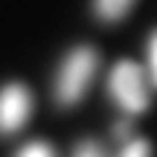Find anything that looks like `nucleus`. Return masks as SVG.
Listing matches in <instances>:
<instances>
[{
	"mask_svg": "<svg viewBox=\"0 0 157 157\" xmlns=\"http://www.w3.org/2000/svg\"><path fill=\"white\" fill-rule=\"evenodd\" d=\"M110 97L123 107L128 115H139L149 107V86L147 76L134 60H118L107 78Z\"/></svg>",
	"mask_w": 157,
	"mask_h": 157,
	"instance_id": "1",
	"label": "nucleus"
},
{
	"mask_svg": "<svg viewBox=\"0 0 157 157\" xmlns=\"http://www.w3.org/2000/svg\"><path fill=\"white\" fill-rule=\"evenodd\" d=\"M147 63H149V76H152V84L157 86V29L152 32L149 42H147Z\"/></svg>",
	"mask_w": 157,
	"mask_h": 157,
	"instance_id": "7",
	"label": "nucleus"
},
{
	"mask_svg": "<svg viewBox=\"0 0 157 157\" xmlns=\"http://www.w3.org/2000/svg\"><path fill=\"white\" fill-rule=\"evenodd\" d=\"M16 157H55V152L47 141H29L16 152Z\"/></svg>",
	"mask_w": 157,
	"mask_h": 157,
	"instance_id": "5",
	"label": "nucleus"
},
{
	"mask_svg": "<svg viewBox=\"0 0 157 157\" xmlns=\"http://www.w3.org/2000/svg\"><path fill=\"white\" fill-rule=\"evenodd\" d=\"M32 115V94L24 84L0 89V134H16Z\"/></svg>",
	"mask_w": 157,
	"mask_h": 157,
	"instance_id": "3",
	"label": "nucleus"
},
{
	"mask_svg": "<svg viewBox=\"0 0 157 157\" xmlns=\"http://www.w3.org/2000/svg\"><path fill=\"white\" fill-rule=\"evenodd\" d=\"M118 157H152V147H149V141H144V139H131L128 144L121 149Z\"/></svg>",
	"mask_w": 157,
	"mask_h": 157,
	"instance_id": "6",
	"label": "nucleus"
},
{
	"mask_svg": "<svg viewBox=\"0 0 157 157\" xmlns=\"http://www.w3.org/2000/svg\"><path fill=\"white\" fill-rule=\"evenodd\" d=\"M134 6V0H94V11L105 21H118L128 13V8Z\"/></svg>",
	"mask_w": 157,
	"mask_h": 157,
	"instance_id": "4",
	"label": "nucleus"
},
{
	"mask_svg": "<svg viewBox=\"0 0 157 157\" xmlns=\"http://www.w3.org/2000/svg\"><path fill=\"white\" fill-rule=\"evenodd\" d=\"M128 131H131V126H128V123H121V126L115 128V134H118V136H128Z\"/></svg>",
	"mask_w": 157,
	"mask_h": 157,
	"instance_id": "9",
	"label": "nucleus"
},
{
	"mask_svg": "<svg viewBox=\"0 0 157 157\" xmlns=\"http://www.w3.org/2000/svg\"><path fill=\"white\" fill-rule=\"evenodd\" d=\"M73 157H107V155L97 141H81L76 147V152H73Z\"/></svg>",
	"mask_w": 157,
	"mask_h": 157,
	"instance_id": "8",
	"label": "nucleus"
},
{
	"mask_svg": "<svg viewBox=\"0 0 157 157\" xmlns=\"http://www.w3.org/2000/svg\"><path fill=\"white\" fill-rule=\"evenodd\" d=\"M97 71V52L92 47H76L66 55L58 73L55 94L60 105H73L84 97L86 86L92 84V76Z\"/></svg>",
	"mask_w": 157,
	"mask_h": 157,
	"instance_id": "2",
	"label": "nucleus"
}]
</instances>
